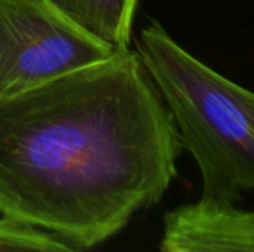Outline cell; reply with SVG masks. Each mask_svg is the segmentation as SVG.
Masks as SVG:
<instances>
[{
    "label": "cell",
    "mask_w": 254,
    "mask_h": 252,
    "mask_svg": "<svg viewBox=\"0 0 254 252\" xmlns=\"http://www.w3.org/2000/svg\"><path fill=\"white\" fill-rule=\"evenodd\" d=\"M159 249L164 252L254 251V211L232 202L199 199L163 218Z\"/></svg>",
    "instance_id": "4"
},
{
    "label": "cell",
    "mask_w": 254,
    "mask_h": 252,
    "mask_svg": "<svg viewBox=\"0 0 254 252\" xmlns=\"http://www.w3.org/2000/svg\"><path fill=\"white\" fill-rule=\"evenodd\" d=\"M182 142L137 52L0 99V214L90 249L157 204Z\"/></svg>",
    "instance_id": "1"
},
{
    "label": "cell",
    "mask_w": 254,
    "mask_h": 252,
    "mask_svg": "<svg viewBox=\"0 0 254 252\" xmlns=\"http://www.w3.org/2000/svg\"><path fill=\"white\" fill-rule=\"evenodd\" d=\"M73 23L113 49L130 47L138 0H49Z\"/></svg>",
    "instance_id": "5"
},
{
    "label": "cell",
    "mask_w": 254,
    "mask_h": 252,
    "mask_svg": "<svg viewBox=\"0 0 254 252\" xmlns=\"http://www.w3.org/2000/svg\"><path fill=\"white\" fill-rule=\"evenodd\" d=\"M5 251L71 252L76 251V247L47 230L2 214L0 218V252Z\"/></svg>",
    "instance_id": "6"
},
{
    "label": "cell",
    "mask_w": 254,
    "mask_h": 252,
    "mask_svg": "<svg viewBox=\"0 0 254 252\" xmlns=\"http://www.w3.org/2000/svg\"><path fill=\"white\" fill-rule=\"evenodd\" d=\"M114 50L49 0H0V99L99 62Z\"/></svg>",
    "instance_id": "3"
},
{
    "label": "cell",
    "mask_w": 254,
    "mask_h": 252,
    "mask_svg": "<svg viewBox=\"0 0 254 252\" xmlns=\"http://www.w3.org/2000/svg\"><path fill=\"white\" fill-rule=\"evenodd\" d=\"M145 73L168 105L202 180L201 199L235 204L254 190V92L187 52L152 21L138 37Z\"/></svg>",
    "instance_id": "2"
}]
</instances>
